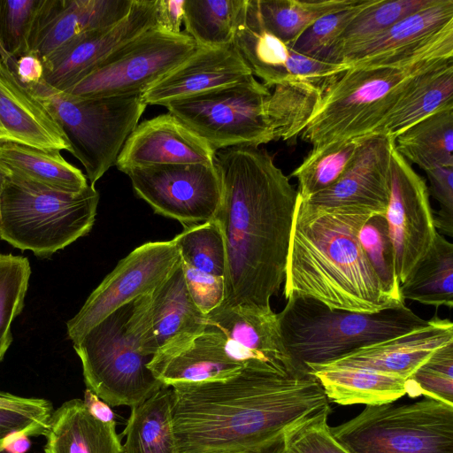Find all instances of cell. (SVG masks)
I'll list each match as a JSON object with an SVG mask.
<instances>
[{
  "label": "cell",
  "instance_id": "6da1fadb",
  "mask_svg": "<svg viewBox=\"0 0 453 453\" xmlns=\"http://www.w3.org/2000/svg\"><path fill=\"white\" fill-rule=\"evenodd\" d=\"M172 388L180 453H286L296 435L331 412L313 374L261 361L225 380Z\"/></svg>",
  "mask_w": 453,
  "mask_h": 453
},
{
  "label": "cell",
  "instance_id": "3957f363",
  "mask_svg": "<svg viewBox=\"0 0 453 453\" xmlns=\"http://www.w3.org/2000/svg\"><path fill=\"white\" fill-rule=\"evenodd\" d=\"M360 207L312 209L298 197L284 279V296H303L329 308L374 313L405 303L383 288L358 239L372 216Z\"/></svg>",
  "mask_w": 453,
  "mask_h": 453
},
{
  "label": "cell",
  "instance_id": "484cf974",
  "mask_svg": "<svg viewBox=\"0 0 453 453\" xmlns=\"http://www.w3.org/2000/svg\"><path fill=\"white\" fill-rule=\"evenodd\" d=\"M134 0H50L31 52L44 59L79 35L125 19Z\"/></svg>",
  "mask_w": 453,
  "mask_h": 453
},
{
  "label": "cell",
  "instance_id": "8d00e7d4",
  "mask_svg": "<svg viewBox=\"0 0 453 453\" xmlns=\"http://www.w3.org/2000/svg\"><path fill=\"white\" fill-rule=\"evenodd\" d=\"M247 0H185V32L200 47L233 44Z\"/></svg>",
  "mask_w": 453,
  "mask_h": 453
},
{
  "label": "cell",
  "instance_id": "5bb4252c",
  "mask_svg": "<svg viewBox=\"0 0 453 453\" xmlns=\"http://www.w3.org/2000/svg\"><path fill=\"white\" fill-rule=\"evenodd\" d=\"M453 58V0H435L387 30L344 50L349 67Z\"/></svg>",
  "mask_w": 453,
  "mask_h": 453
},
{
  "label": "cell",
  "instance_id": "9a60e30c",
  "mask_svg": "<svg viewBox=\"0 0 453 453\" xmlns=\"http://www.w3.org/2000/svg\"><path fill=\"white\" fill-rule=\"evenodd\" d=\"M384 218L401 285L429 251L437 231L427 185L396 150L395 143L390 156L389 199Z\"/></svg>",
  "mask_w": 453,
  "mask_h": 453
},
{
  "label": "cell",
  "instance_id": "f6af8a7d",
  "mask_svg": "<svg viewBox=\"0 0 453 453\" xmlns=\"http://www.w3.org/2000/svg\"><path fill=\"white\" fill-rule=\"evenodd\" d=\"M328 416L325 415L303 428L289 442L286 453H350L333 435Z\"/></svg>",
  "mask_w": 453,
  "mask_h": 453
},
{
  "label": "cell",
  "instance_id": "f5cc1de1",
  "mask_svg": "<svg viewBox=\"0 0 453 453\" xmlns=\"http://www.w3.org/2000/svg\"><path fill=\"white\" fill-rule=\"evenodd\" d=\"M29 437L25 434H16L8 441L5 449L8 453H26L30 448Z\"/></svg>",
  "mask_w": 453,
  "mask_h": 453
},
{
  "label": "cell",
  "instance_id": "bcb514c9",
  "mask_svg": "<svg viewBox=\"0 0 453 453\" xmlns=\"http://www.w3.org/2000/svg\"><path fill=\"white\" fill-rule=\"evenodd\" d=\"M432 196L440 204L434 217L435 228L453 236V167L434 166L425 170Z\"/></svg>",
  "mask_w": 453,
  "mask_h": 453
},
{
  "label": "cell",
  "instance_id": "8fae6325",
  "mask_svg": "<svg viewBox=\"0 0 453 453\" xmlns=\"http://www.w3.org/2000/svg\"><path fill=\"white\" fill-rule=\"evenodd\" d=\"M196 49L185 31L171 34L154 27L113 51L63 92L81 98L142 94Z\"/></svg>",
  "mask_w": 453,
  "mask_h": 453
},
{
  "label": "cell",
  "instance_id": "e575fe53",
  "mask_svg": "<svg viewBox=\"0 0 453 453\" xmlns=\"http://www.w3.org/2000/svg\"><path fill=\"white\" fill-rule=\"evenodd\" d=\"M403 300L434 307L453 306V244L438 232L425 257L400 285Z\"/></svg>",
  "mask_w": 453,
  "mask_h": 453
},
{
  "label": "cell",
  "instance_id": "7402d4cb",
  "mask_svg": "<svg viewBox=\"0 0 453 453\" xmlns=\"http://www.w3.org/2000/svg\"><path fill=\"white\" fill-rule=\"evenodd\" d=\"M207 324L221 331L231 355L241 364L261 361L296 368L286 350L278 313L271 306L220 304Z\"/></svg>",
  "mask_w": 453,
  "mask_h": 453
},
{
  "label": "cell",
  "instance_id": "cb8c5ba5",
  "mask_svg": "<svg viewBox=\"0 0 453 453\" xmlns=\"http://www.w3.org/2000/svg\"><path fill=\"white\" fill-rule=\"evenodd\" d=\"M4 143L70 152L67 139L45 105L0 60V145Z\"/></svg>",
  "mask_w": 453,
  "mask_h": 453
},
{
  "label": "cell",
  "instance_id": "2e32d148",
  "mask_svg": "<svg viewBox=\"0 0 453 453\" xmlns=\"http://www.w3.org/2000/svg\"><path fill=\"white\" fill-rule=\"evenodd\" d=\"M154 27L156 0H134L128 15L119 23L84 33L42 59L43 81L65 91L113 51Z\"/></svg>",
  "mask_w": 453,
  "mask_h": 453
},
{
  "label": "cell",
  "instance_id": "74e56055",
  "mask_svg": "<svg viewBox=\"0 0 453 453\" xmlns=\"http://www.w3.org/2000/svg\"><path fill=\"white\" fill-rule=\"evenodd\" d=\"M50 0H0V60L12 72L30 51Z\"/></svg>",
  "mask_w": 453,
  "mask_h": 453
},
{
  "label": "cell",
  "instance_id": "7c38bea8",
  "mask_svg": "<svg viewBox=\"0 0 453 453\" xmlns=\"http://www.w3.org/2000/svg\"><path fill=\"white\" fill-rule=\"evenodd\" d=\"M125 173L138 197L184 228L213 220L220 208L222 181L215 165H157Z\"/></svg>",
  "mask_w": 453,
  "mask_h": 453
},
{
  "label": "cell",
  "instance_id": "9c48e42d",
  "mask_svg": "<svg viewBox=\"0 0 453 453\" xmlns=\"http://www.w3.org/2000/svg\"><path fill=\"white\" fill-rule=\"evenodd\" d=\"M330 429L350 453H453V404L425 397L368 405Z\"/></svg>",
  "mask_w": 453,
  "mask_h": 453
},
{
  "label": "cell",
  "instance_id": "d590c367",
  "mask_svg": "<svg viewBox=\"0 0 453 453\" xmlns=\"http://www.w3.org/2000/svg\"><path fill=\"white\" fill-rule=\"evenodd\" d=\"M396 150L424 171L434 166L453 167V107L438 111L402 132Z\"/></svg>",
  "mask_w": 453,
  "mask_h": 453
},
{
  "label": "cell",
  "instance_id": "f1b7e54d",
  "mask_svg": "<svg viewBox=\"0 0 453 453\" xmlns=\"http://www.w3.org/2000/svg\"><path fill=\"white\" fill-rule=\"evenodd\" d=\"M453 107V58L441 59L418 75L410 89L372 134L395 138L433 113Z\"/></svg>",
  "mask_w": 453,
  "mask_h": 453
},
{
  "label": "cell",
  "instance_id": "83f0119b",
  "mask_svg": "<svg viewBox=\"0 0 453 453\" xmlns=\"http://www.w3.org/2000/svg\"><path fill=\"white\" fill-rule=\"evenodd\" d=\"M45 437V453H123L115 421L96 418L79 398L53 411Z\"/></svg>",
  "mask_w": 453,
  "mask_h": 453
},
{
  "label": "cell",
  "instance_id": "30bf717a",
  "mask_svg": "<svg viewBox=\"0 0 453 453\" xmlns=\"http://www.w3.org/2000/svg\"><path fill=\"white\" fill-rule=\"evenodd\" d=\"M270 90L254 75L236 84L165 105L215 151L274 141L265 115Z\"/></svg>",
  "mask_w": 453,
  "mask_h": 453
},
{
  "label": "cell",
  "instance_id": "d6a6232c",
  "mask_svg": "<svg viewBox=\"0 0 453 453\" xmlns=\"http://www.w3.org/2000/svg\"><path fill=\"white\" fill-rule=\"evenodd\" d=\"M355 0H247L246 16L288 46L322 16Z\"/></svg>",
  "mask_w": 453,
  "mask_h": 453
},
{
  "label": "cell",
  "instance_id": "4fadbf2b",
  "mask_svg": "<svg viewBox=\"0 0 453 453\" xmlns=\"http://www.w3.org/2000/svg\"><path fill=\"white\" fill-rule=\"evenodd\" d=\"M180 263L173 240L142 244L121 259L66 323L67 335L79 341L120 306L155 291Z\"/></svg>",
  "mask_w": 453,
  "mask_h": 453
},
{
  "label": "cell",
  "instance_id": "ab89813d",
  "mask_svg": "<svg viewBox=\"0 0 453 453\" xmlns=\"http://www.w3.org/2000/svg\"><path fill=\"white\" fill-rule=\"evenodd\" d=\"M361 140L353 139L317 151L311 150L291 174L298 181L299 197L307 199L335 183L348 168Z\"/></svg>",
  "mask_w": 453,
  "mask_h": 453
},
{
  "label": "cell",
  "instance_id": "d4e9b609",
  "mask_svg": "<svg viewBox=\"0 0 453 453\" xmlns=\"http://www.w3.org/2000/svg\"><path fill=\"white\" fill-rule=\"evenodd\" d=\"M176 244L188 290L197 307L207 314L225 298L226 248L213 219L184 228Z\"/></svg>",
  "mask_w": 453,
  "mask_h": 453
},
{
  "label": "cell",
  "instance_id": "4dcf8cb0",
  "mask_svg": "<svg viewBox=\"0 0 453 453\" xmlns=\"http://www.w3.org/2000/svg\"><path fill=\"white\" fill-rule=\"evenodd\" d=\"M0 161L11 175L53 189L80 192L89 185L86 175L58 150L4 143L0 145Z\"/></svg>",
  "mask_w": 453,
  "mask_h": 453
},
{
  "label": "cell",
  "instance_id": "277c9868",
  "mask_svg": "<svg viewBox=\"0 0 453 453\" xmlns=\"http://www.w3.org/2000/svg\"><path fill=\"white\" fill-rule=\"evenodd\" d=\"M150 301L120 306L73 343L87 388L110 406L133 407L164 387L148 368Z\"/></svg>",
  "mask_w": 453,
  "mask_h": 453
},
{
  "label": "cell",
  "instance_id": "f546056e",
  "mask_svg": "<svg viewBox=\"0 0 453 453\" xmlns=\"http://www.w3.org/2000/svg\"><path fill=\"white\" fill-rule=\"evenodd\" d=\"M308 372L319 380L329 401L340 405H380L407 394V380L368 369L311 366Z\"/></svg>",
  "mask_w": 453,
  "mask_h": 453
},
{
  "label": "cell",
  "instance_id": "ac0fdd59",
  "mask_svg": "<svg viewBox=\"0 0 453 453\" xmlns=\"http://www.w3.org/2000/svg\"><path fill=\"white\" fill-rule=\"evenodd\" d=\"M233 45L252 74L260 78L268 88L286 81L300 80L325 91L336 76L349 68L342 64L313 59L291 50L246 13L235 32Z\"/></svg>",
  "mask_w": 453,
  "mask_h": 453
},
{
  "label": "cell",
  "instance_id": "7dc6e473",
  "mask_svg": "<svg viewBox=\"0 0 453 453\" xmlns=\"http://www.w3.org/2000/svg\"><path fill=\"white\" fill-rule=\"evenodd\" d=\"M53 412H21L0 409V452L16 434L40 436L46 434Z\"/></svg>",
  "mask_w": 453,
  "mask_h": 453
},
{
  "label": "cell",
  "instance_id": "603a6c76",
  "mask_svg": "<svg viewBox=\"0 0 453 453\" xmlns=\"http://www.w3.org/2000/svg\"><path fill=\"white\" fill-rule=\"evenodd\" d=\"M452 342V322L435 316L423 327L311 366L363 368L408 380L437 349Z\"/></svg>",
  "mask_w": 453,
  "mask_h": 453
},
{
  "label": "cell",
  "instance_id": "ba28073f",
  "mask_svg": "<svg viewBox=\"0 0 453 453\" xmlns=\"http://www.w3.org/2000/svg\"><path fill=\"white\" fill-rule=\"evenodd\" d=\"M45 105L84 166L90 185L113 165L146 110L142 94L81 98L54 89L43 81L28 87Z\"/></svg>",
  "mask_w": 453,
  "mask_h": 453
},
{
  "label": "cell",
  "instance_id": "8992f818",
  "mask_svg": "<svg viewBox=\"0 0 453 453\" xmlns=\"http://www.w3.org/2000/svg\"><path fill=\"white\" fill-rule=\"evenodd\" d=\"M441 59L349 67L323 92L302 140L317 151L372 134L418 75Z\"/></svg>",
  "mask_w": 453,
  "mask_h": 453
},
{
  "label": "cell",
  "instance_id": "60d3db41",
  "mask_svg": "<svg viewBox=\"0 0 453 453\" xmlns=\"http://www.w3.org/2000/svg\"><path fill=\"white\" fill-rule=\"evenodd\" d=\"M30 275L27 257L0 254V362L13 341L11 326L24 308Z\"/></svg>",
  "mask_w": 453,
  "mask_h": 453
},
{
  "label": "cell",
  "instance_id": "db71d44e",
  "mask_svg": "<svg viewBox=\"0 0 453 453\" xmlns=\"http://www.w3.org/2000/svg\"><path fill=\"white\" fill-rule=\"evenodd\" d=\"M11 176L10 171L5 167V165L0 161V202L1 196L4 190V188Z\"/></svg>",
  "mask_w": 453,
  "mask_h": 453
},
{
  "label": "cell",
  "instance_id": "f907efd6",
  "mask_svg": "<svg viewBox=\"0 0 453 453\" xmlns=\"http://www.w3.org/2000/svg\"><path fill=\"white\" fill-rule=\"evenodd\" d=\"M0 409L21 412H53L52 403L43 398L22 397L0 391Z\"/></svg>",
  "mask_w": 453,
  "mask_h": 453
},
{
  "label": "cell",
  "instance_id": "5b68a950",
  "mask_svg": "<svg viewBox=\"0 0 453 453\" xmlns=\"http://www.w3.org/2000/svg\"><path fill=\"white\" fill-rule=\"evenodd\" d=\"M287 300L278 313L283 342L293 365L304 372L428 324L405 304L363 313L329 308L303 296Z\"/></svg>",
  "mask_w": 453,
  "mask_h": 453
},
{
  "label": "cell",
  "instance_id": "c3c4849f",
  "mask_svg": "<svg viewBox=\"0 0 453 453\" xmlns=\"http://www.w3.org/2000/svg\"><path fill=\"white\" fill-rule=\"evenodd\" d=\"M185 0H156L157 27L179 34L183 23Z\"/></svg>",
  "mask_w": 453,
  "mask_h": 453
},
{
  "label": "cell",
  "instance_id": "b9f144b4",
  "mask_svg": "<svg viewBox=\"0 0 453 453\" xmlns=\"http://www.w3.org/2000/svg\"><path fill=\"white\" fill-rule=\"evenodd\" d=\"M374 0H355L350 5L322 16L290 45L291 50L323 62L349 23Z\"/></svg>",
  "mask_w": 453,
  "mask_h": 453
},
{
  "label": "cell",
  "instance_id": "681fc988",
  "mask_svg": "<svg viewBox=\"0 0 453 453\" xmlns=\"http://www.w3.org/2000/svg\"><path fill=\"white\" fill-rule=\"evenodd\" d=\"M13 73L26 87L36 85L43 81L42 61L36 53L29 51L17 59Z\"/></svg>",
  "mask_w": 453,
  "mask_h": 453
},
{
  "label": "cell",
  "instance_id": "ee69618b",
  "mask_svg": "<svg viewBox=\"0 0 453 453\" xmlns=\"http://www.w3.org/2000/svg\"><path fill=\"white\" fill-rule=\"evenodd\" d=\"M407 394L453 404V342L437 349L407 380Z\"/></svg>",
  "mask_w": 453,
  "mask_h": 453
},
{
  "label": "cell",
  "instance_id": "f35d334b",
  "mask_svg": "<svg viewBox=\"0 0 453 453\" xmlns=\"http://www.w3.org/2000/svg\"><path fill=\"white\" fill-rule=\"evenodd\" d=\"M435 0H374L345 27L329 54L328 62L340 64L341 54L431 5Z\"/></svg>",
  "mask_w": 453,
  "mask_h": 453
},
{
  "label": "cell",
  "instance_id": "52a82bcc",
  "mask_svg": "<svg viewBox=\"0 0 453 453\" xmlns=\"http://www.w3.org/2000/svg\"><path fill=\"white\" fill-rule=\"evenodd\" d=\"M99 197L90 184L65 192L11 175L1 196L0 240L49 257L90 232Z\"/></svg>",
  "mask_w": 453,
  "mask_h": 453
},
{
  "label": "cell",
  "instance_id": "e0dca14e",
  "mask_svg": "<svg viewBox=\"0 0 453 453\" xmlns=\"http://www.w3.org/2000/svg\"><path fill=\"white\" fill-rule=\"evenodd\" d=\"M395 140L363 137L343 174L328 188L300 200L312 209L360 207L384 216L389 199L390 156Z\"/></svg>",
  "mask_w": 453,
  "mask_h": 453
},
{
  "label": "cell",
  "instance_id": "836d02e7",
  "mask_svg": "<svg viewBox=\"0 0 453 453\" xmlns=\"http://www.w3.org/2000/svg\"><path fill=\"white\" fill-rule=\"evenodd\" d=\"M324 89L300 80L273 86L265 102V115L274 141H293L313 117Z\"/></svg>",
  "mask_w": 453,
  "mask_h": 453
},
{
  "label": "cell",
  "instance_id": "1f68e13d",
  "mask_svg": "<svg viewBox=\"0 0 453 453\" xmlns=\"http://www.w3.org/2000/svg\"><path fill=\"white\" fill-rule=\"evenodd\" d=\"M173 388L162 387L132 407L123 453H180L173 426Z\"/></svg>",
  "mask_w": 453,
  "mask_h": 453
},
{
  "label": "cell",
  "instance_id": "7a4b0ae2",
  "mask_svg": "<svg viewBox=\"0 0 453 453\" xmlns=\"http://www.w3.org/2000/svg\"><path fill=\"white\" fill-rule=\"evenodd\" d=\"M222 201L214 219L226 248L225 305L271 306L286 273L298 191L265 150H217Z\"/></svg>",
  "mask_w": 453,
  "mask_h": 453
},
{
  "label": "cell",
  "instance_id": "ffe728a7",
  "mask_svg": "<svg viewBox=\"0 0 453 453\" xmlns=\"http://www.w3.org/2000/svg\"><path fill=\"white\" fill-rule=\"evenodd\" d=\"M253 75L233 44L200 47L142 93L145 104L162 105L231 86Z\"/></svg>",
  "mask_w": 453,
  "mask_h": 453
},
{
  "label": "cell",
  "instance_id": "4316f807",
  "mask_svg": "<svg viewBox=\"0 0 453 453\" xmlns=\"http://www.w3.org/2000/svg\"><path fill=\"white\" fill-rule=\"evenodd\" d=\"M150 338L156 352L189 340L207 326V315L193 301L181 265L151 293Z\"/></svg>",
  "mask_w": 453,
  "mask_h": 453
},
{
  "label": "cell",
  "instance_id": "44dd1931",
  "mask_svg": "<svg viewBox=\"0 0 453 453\" xmlns=\"http://www.w3.org/2000/svg\"><path fill=\"white\" fill-rule=\"evenodd\" d=\"M243 366L231 355L225 334L208 324L195 337L158 349L148 364L167 388L225 380Z\"/></svg>",
  "mask_w": 453,
  "mask_h": 453
},
{
  "label": "cell",
  "instance_id": "816d5d0a",
  "mask_svg": "<svg viewBox=\"0 0 453 453\" xmlns=\"http://www.w3.org/2000/svg\"><path fill=\"white\" fill-rule=\"evenodd\" d=\"M83 402L89 413L96 418L103 422L114 421V413L110 405L88 388L84 392Z\"/></svg>",
  "mask_w": 453,
  "mask_h": 453
},
{
  "label": "cell",
  "instance_id": "d6986e66",
  "mask_svg": "<svg viewBox=\"0 0 453 453\" xmlns=\"http://www.w3.org/2000/svg\"><path fill=\"white\" fill-rule=\"evenodd\" d=\"M216 151L171 113L137 125L127 139L115 165L124 173L157 165H214Z\"/></svg>",
  "mask_w": 453,
  "mask_h": 453
},
{
  "label": "cell",
  "instance_id": "7bdbcfd3",
  "mask_svg": "<svg viewBox=\"0 0 453 453\" xmlns=\"http://www.w3.org/2000/svg\"><path fill=\"white\" fill-rule=\"evenodd\" d=\"M358 239L384 290L396 301L405 303L400 293L393 246L384 216L370 218L360 228Z\"/></svg>",
  "mask_w": 453,
  "mask_h": 453
}]
</instances>
